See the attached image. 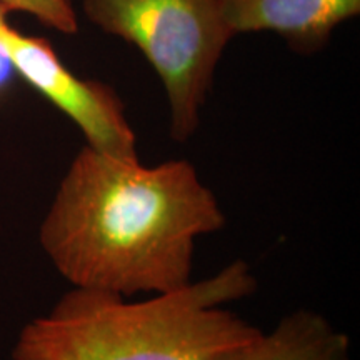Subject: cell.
Wrapping results in <instances>:
<instances>
[{
  "instance_id": "obj_8",
  "label": "cell",
  "mask_w": 360,
  "mask_h": 360,
  "mask_svg": "<svg viewBox=\"0 0 360 360\" xmlns=\"http://www.w3.org/2000/svg\"><path fill=\"white\" fill-rule=\"evenodd\" d=\"M15 69H13L11 57L4 45L0 44V97L7 92L8 87L12 85V80L15 77Z\"/></svg>"
},
{
  "instance_id": "obj_1",
  "label": "cell",
  "mask_w": 360,
  "mask_h": 360,
  "mask_svg": "<svg viewBox=\"0 0 360 360\" xmlns=\"http://www.w3.org/2000/svg\"><path fill=\"white\" fill-rule=\"evenodd\" d=\"M224 225L188 160L146 167L85 143L40 225V245L74 287L154 295L192 282L195 242Z\"/></svg>"
},
{
  "instance_id": "obj_6",
  "label": "cell",
  "mask_w": 360,
  "mask_h": 360,
  "mask_svg": "<svg viewBox=\"0 0 360 360\" xmlns=\"http://www.w3.org/2000/svg\"><path fill=\"white\" fill-rule=\"evenodd\" d=\"M214 360H350V339L322 314L295 310L272 332Z\"/></svg>"
},
{
  "instance_id": "obj_9",
  "label": "cell",
  "mask_w": 360,
  "mask_h": 360,
  "mask_svg": "<svg viewBox=\"0 0 360 360\" xmlns=\"http://www.w3.org/2000/svg\"><path fill=\"white\" fill-rule=\"evenodd\" d=\"M8 13L11 12L0 4V32H2L4 29H7V27H11V24H8Z\"/></svg>"
},
{
  "instance_id": "obj_7",
  "label": "cell",
  "mask_w": 360,
  "mask_h": 360,
  "mask_svg": "<svg viewBox=\"0 0 360 360\" xmlns=\"http://www.w3.org/2000/svg\"><path fill=\"white\" fill-rule=\"evenodd\" d=\"M8 12H22L60 34H77L79 19L70 0H0Z\"/></svg>"
},
{
  "instance_id": "obj_5",
  "label": "cell",
  "mask_w": 360,
  "mask_h": 360,
  "mask_svg": "<svg viewBox=\"0 0 360 360\" xmlns=\"http://www.w3.org/2000/svg\"><path fill=\"white\" fill-rule=\"evenodd\" d=\"M220 13L233 34L276 32L300 53H314L328 42L342 22L360 13V0H219Z\"/></svg>"
},
{
  "instance_id": "obj_2",
  "label": "cell",
  "mask_w": 360,
  "mask_h": 360,
  "mask_svg": "<svg viewBox=\"0 0 360 360\" xmlns=\"http://www.w3.org/2000/svg\"><path fill=\"white\" fill-rule=\"evenodd\" d=\"M255 290L244 260L143 300L74 287L22 328L12 360H214L262 334L225 309Z\"/></svg>"
},
{
  "instance_id": "obj_3",
  "label": "cell",
  "mask_w": 360,
  "mask_h": 360,
  "mask_svg": "<svg viewBox=\"0 0 360 360\" xmlns=\"http://www.w3.org/2000/svg\"><path fill=\"white\" fill-rule=\"evenodd\" d=\"M82 8L94 25L143 53L165 89L170 137L191 139L220 57L236 37L219 0H82Z\"/></svg>"
},
{
  "instance_id": "obj_4",
  "label": "cell",
  "mask_w": 360,
  "mask_h": 360,
  "mask_svg": "<svg viewBox=\"0 0 360 360\" xmlns=\"http://www.w3.org/2000/svg\"><path fill=\"white\" fill-rule=\"evenodd\" d=\"M0 44L15 74L80 129L87 146L122 159H137V139L125 107L110 85L85 80L67 69L47 40L7 27Z\"/></svg>"
}]
</instances>
